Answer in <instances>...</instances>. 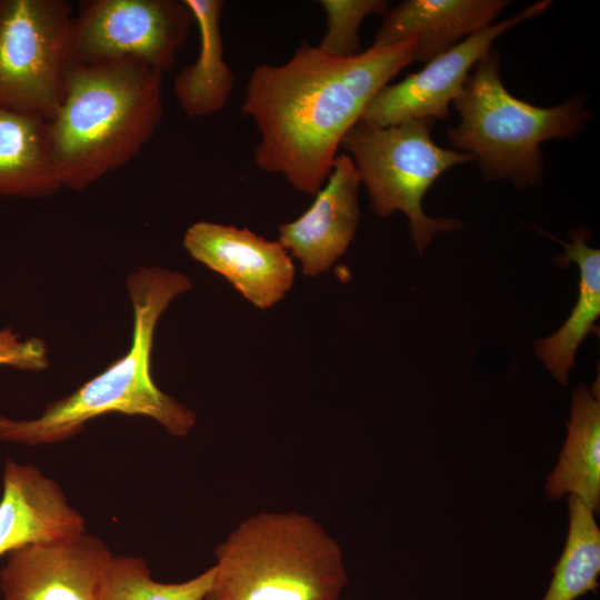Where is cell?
Segmentation results:
<instances>
[{
    "label": "cell",
    "instance_id": "obj_20",
    "mask_svg": "<svg viewBox=\"0 0 600 600\" xmlns=\"http://www.w3.org/2000/svg\"><path fill=\"white\" fill-rule=\"evenodd\" d=\"M213 567L182 582H160L139 557H113L100 600H204L213 579Z\"/></svg>",
    "mask_w": 600,
    "mask_h": 600
},
{
    "label": "cell",
    "instance_id": "obj_5",
    "mask_svg": "<svg viewBox=\"0 0 600 600\" xmlns=\"http://www.w3.org/2000/svg\"><path fill=\"white\" fill-rule=\"evenodd\" d=\"M452 104L460 114L448 131L452 146L478 160L487 179H509L519 187L542 180V142L573 138L588 120L578 99L540 108L513 97L501 81L492 48Z\"/></svg>",
    "mask_w": 600,
    "mask_h": 600
},
{
    "label": "cell",
    "instance_id": "obj_22",
    "mask_svg": "<svg viewBox=\"0 0 600 600\" xmlns=\"http://www.w3.org/2000/svg\"><path fill=\"white\" fill-rule=\"evenodd\" d=\"M46 343L36 337L24 340L11 328L0 330V366L40 371L48 367Z\"/></svg>",
    "mask_w": 600,
    "mask_h": 600
},
{
    "label": "cell",
    "instance_id": "obj_3",
    "mask_svg": "<svg viewBox=\"0 0 600 600\" xmlns=\"http://www.w3.org/2000/svg\"><path fill=\"white\" fill-rule=\"evenodd\" d=\"M191 286L184 274L159 267L130 273L126 287L133 329L127 353L70 396L49 403L38 418L0 416V441L27 446L61 442L81 432L90 420L112 412L150 418L174 437L187 436L197 422L196 413L156 384L151 351L161 314Z\"/></svg>",
    "mask_w": 600,
    "mask_h": 600
},
{
    "label": "cell",
    "instance_id": "obj_8",
    "mask_svg": "<svg viewBox=\"0 0 600 600\" xmlns=\"http://www.w3.org/2000/svg\"><path fill=\"white\" fill-rule=\"evenodd\" d=\"M193 16L184 0H90L73 18L76 61L133 59L163 76L184 47Z\"/></svg>",
    "mask_w": 600,
    "mask_h": 600
},
{
    "label": "cell",
    "instance_id": "obj_21",
    "mask_svg": "<svg viewBox=\"0 0 600 600\" xmlns=\"http://www.w3.org/2000/svg\"><path fill=\"white\" fill-rule=\"evenodd\" d=\"M327 18V30L318 47L334 57L359 53V28L370 14H383L388 10L384 0H320Z\"/></svg>",
    "mask_w": 600,
    "mask_h": 600
},
{
    "label": "cell",
    "instance_id": "obj_10",
    "mask_svg": "<svg viewBox=\"0 0 600 600\" xmlns=\"http://www.w3.org/2000/svg\"><path fill=\"white\" fill-rule=\"evenodd\" d=\"M113 557L87 531L16 549L0 571L3 600H100Z\"/></svg>",
    "mask_w": 600,
    "mask_h": 600
},
{
    "label": "cell",
    "instance_id": "obj_9",
    "mask_svg": "<svg viewBox=\"0 0 600 600\" xmlns=\"http://www.w3.org/2000/svg\"><path fill=\"white\" fill-rule=\"evenodd\" d=\"M551 1L530 4L517 16L469 36L432 59L420 71L380 89L366 106L360 123L388 127L412 119H446L449 104L462 92L472 67L508 29L542 14Z\"/></svg>",
    "mask_w": 600,
    "mask_h": 600
},
{
    "label": "cell",
    "instance_id": "obj_4",
    "mask_svg": "<svg viewBox=\"0 0 600 600\" xmlns=\"http://www.w3.org/2000/svg\"><path fill=\"white\" fill-rule=\"evenodd\" d=\"M214 554L204 600H338L348 581L338 542L301 512L252 514Z\"/></svg>",
    "mask_w": 600,
    "mask_h": 600
},
{
    "label": "cell",
    "instance_id": "obj_14",
    "mask_svg": "<svg viewBox=\"0 0 600 600\" xmlns=\"http://www.w3.org/2000/svg\"><path fill=\"white\" fill-rule=\"evenodd\" d=\"M506 0H407L391 9L372 46L416 38V61L428 63L469 36L489 27Z\"/></svg>",
    "mask_w": 600,
    "mask_h": 600
},
{
    "label": "cell",
    "instance_id": "obj_6",
    "mask_svg": "<svg viewBox=\"0 0 600 600\" xmlns=\"http://www.w3.org/2000/svg\"><path fill=\"white\" fill-rule=\"evenodd\" d=\"M432 120L412 119L388 127L358 122L341 147L351 158L372 210L388 217L400 210L419 252L439 232L458 228L456 219H432L422 211L423 196L448 169L469 161L466 152L444 149L431 138Z\"/></svg>",
    "mask_w": 600,
    "mask_h": 600
},
{
    "label": "cell",
    "instance_id": "obj_7",
    "mask_svg": "<svg viewBox=\"0 0 600 600\" xmlns=\"http://www.w3.org/2000/svg\"><path fill=\"white\" fill-rule=\"evenodd\" d=\"M64 0H0V107L51 120L77 62Z\"/></svg>",
    "mask_w": 600,
    "mask_h": 600
},
{
    "label": "cell",
    "instance_id": "obj_13",
    "mask_svg": "<svg viewBox=\"0 0 600 600\" xmlns=\"http://www.w3.org/2000/svg\"><path fill=\"white\" fill-rule=\"evenodd\" d=\"M82 532L84 518L54 480L33 464L6 462L0 499V557Z\"/></svg>",
    "mask_w": 600,
    "mask_h": 600
},
{
    "label": "cell",
    "instance_id": "obj_11",
    "mask_svg": "<svg viewBox=\"0 0 600 600\" xmlns=\"http://www.w3.org/2000/svg\"><path fill=\"white\" fill-rule=\"evenodd\" d=\"M183 247L260 309L276 304L293 284L289 252L247 228L199 221L187 229Z\"/></svg>",
    "mask_w": 600,
    "mask_h": 600
},
{
    "label": "cell",
    "instance_id": "obj_12",
    "mask_svg": "<svg viewBox=\"0 0 600 600\" xmlns=\"http://www.w3.org/2000/svg\"><path fill=\"white\" fill-rule=\"evenodd\" d=\"M359 184L351 158L338 154L312 204L279 227L278 242L301 262L306 276L329 270L351 243L360 217Z\"/></svg>",
    "mask_w": 600,
    "mask_h": 600
},
{
    "label": "cell",
    "instance_id": "obj_19",
    "mask_svg": "<svg viewBox=\"0 0 600 600\" xmlns=\"http://www.w3.org/2000/svg\"><path fill=\"white\" fill-rule=\"evenodd\" d=\"M569 531L562 556L543 600H576L598 587L600 530L594 511L580 498L568 497Z\"/></svg>",
    "mask_w": 600,
    "mask_h": 600
},
{
    "label": "cell",
    "instance_id": "obj_2",
    "mask_svg": "<svg viewBox=\"0 0 600 600\" xmlns=\"http://www.w3.org/2000/svg\"><path fill=\"white\" fill-rule=\"evenodd\" d=\"M162 118V74L133 59L76 62L48 121L62 188L81 191L131 161Z\"/></svg>",
    "mask_w": 600,
    "mask_h": 600
},
{
    "label": "cell",
    "instance_id": "obj_15",
    "mask_svg": "<svg viewBox=\"0 0 600 600\" xmlns=\"http://www.w3.org/2000/svg\"><path fill=\"white\" fill-rule=\"evenodd\" d=\"M199 31V52L173 80V93L182 111L201 118L222 110L231 97L234 74L224 59L221 32L222 0H184Z\"/></svg>",
    "mask_w": 600,
    "mask_h": 600
},
{
    "label": "cell",
    "instance_id": "obj_1",
    "mask_svg": "<svg viewBox=\"0 0 600 600\" xmlns=\"http://www.w3.org/2000/svg\"><path fill=\"white\" fill-rule=\"evenodd\" d=\"M413 61L416 38L410 37L346 58L303 41L287 62L257 66L242 104L260 137L257 167L316 194L368 102Z\"/></svg>",
    "mask_w": 600,
    "mask_h": 600
},
{
    "label": "cell",
    "instance_id": "obj_18",
    "mask_svg": "<svg viewBox=\"0 0 600 600\" xmlns=\"http://www.w3.org/2000/svg\"><path fill=\"white\" fill-rule=\"evenodd\" d=\"M589 232L580 228L571 232L572 242L560 241L566 250L558 263L574 261L580 269L578 300L563 326L536 344L538 357L562 384L568 382L581 341L596 331L600 314V251L587 244Z\"/></svg>",
    "mask_w": 600,
    "mask_h": 600
},
{
    "label": "cell",
    "instance_id": "obj_16",
    "mask_svg": "<svg viewBox=\"0 0 600 600\" xmlns=\"http://www.w3.org/2000/svg\"><path fill=\"white\" fill-rule=\"evenodd\" d=\"M61 189L48 121L0 107V196L40 198Z\"/></svg>",
    "mask_w": 600,
    "mask_h": 600
},
{
    "label": "cell",
    "instance_id": "obj_17",
    "mask_svg": "<svg viewBox=\"0 0 600 600\" xmlns=\"http://www.w3.org/2000/svg\"><path fill=\"white\" fill-rule=\"evenodd\" d=\"M549 499L573 494L594 512L600 507L599 379L573 392L571 418L559 461L546 483Z\"/></svg>",
    "mask_w": 600,
    "mask_h": 600
}]
</instances>
